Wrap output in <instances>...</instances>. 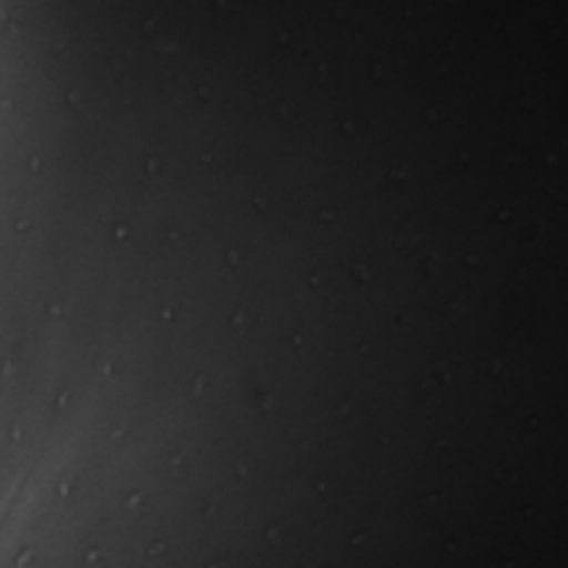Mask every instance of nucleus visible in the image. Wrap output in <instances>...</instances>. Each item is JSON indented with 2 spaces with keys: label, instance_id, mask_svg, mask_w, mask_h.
<instances>
[]
</instances>
